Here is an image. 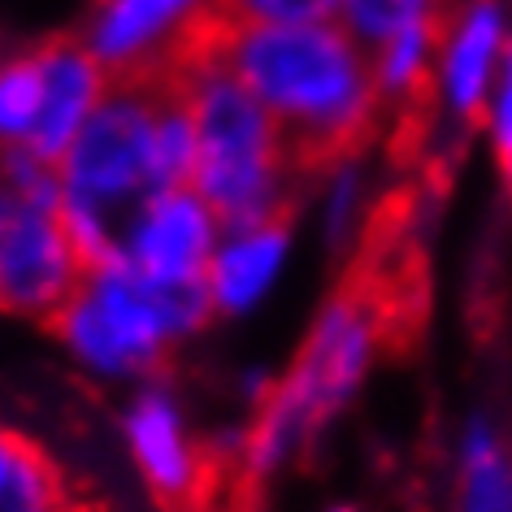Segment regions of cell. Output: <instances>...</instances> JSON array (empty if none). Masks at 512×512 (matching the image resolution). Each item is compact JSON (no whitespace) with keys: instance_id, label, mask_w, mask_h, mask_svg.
<instances>
[{"instance_id":"cell-17","label":"cell","mask_w":512,"mask_h":512,"mask_svg":"<svg viewBox=\"0 0 512 512\" xmlns=\"http://www.w3.org/2000/svg\"><path fill=\"white\" fill-rule=\"evenodd\" d=\"M44 105V61L40 44L0 57V152L27 148Z\"/></svg>"},{"instance_id":"cell-14","label":"cell","mask_w":512,"mask_h":512,"mask_svg":"<svg viewBox=\"0 0 512 512\" xmlns=\"http://www.w3.org/2000/svg\"><path fill=\"white\" fill-rule=\"evenodd\" d=\"M0 512H87L53 452L9 421H0Z\"/></svg>"},{"instance_id":"cell-22","label":"cell","mask_w":512,"mask_h":512,"mask_svg":"<svg viewBox=\"0 0 512 512\" xmlns=\"http://www.w3.org/2000/svg\"><path fill=\"white\" fill-rule=\"evenodd\" d=\"M322 512H365L361 504H352V499H339V504H326Z\"/></svg>"},{"instance_id":"cell-5","label":"cell","mask_w":512,"mask_h":512,"mask_svg":"<svg viewBox=\"0 0 512 512\" xmlns=\"http://www.w3.org/2000/svg\"><path fill=\"white\" fill-rule=\"evenodd\" d=\"M209 322L204 283H152L126 261H100L87 265L79 291L48 326L79 374L105 387H139L161 378L170 356Z\"/></svg>"},{"instance_id":"cell-2","label":"cell","mask_w":512,"mask_h":512,"mask_svg":"<svg viewBox=\"0 0 512 512\" xmlns=\"http://www.w3.org/2000/svg\"><path fill=\"white\" fill-rule=\"evenodd\" d=\"M209 48L283 126L300 161L356 152L382 113L365 44L339 18L304 27H213Z\"/></svg>"},{"instance_id":"cell-18","label":"cell","mask_w":512,"mask_h":512,"mask_svg":"<svg viewBox=\"0 0 512 512\" xmlns=\"http://www.w3.org/2000/svg\"><path fill=\"white\" fill-rule=\"evenodd\" d=\"M443 18V0H339V22L348 27L365 48H374L378 40L421 27V22H439Z\"/></svg>"},{"instance_id":"cell-15","label":"cell","mask_w":512,"mask_h":512,"mask_svg":"<svg viewBox=\"0 0 512 512\" xmlns=\"http://www.w3.org/2000/svg\"><path fill=\"white\" fill-rule=\"evenodd\" d=\"M434 44H439V22H421V27H404L387 35V40H378L374 48H365L382 105H417V100H426Z\"/></svg>"},{"instance_id":"cell-1","label":"cell","mask_w":512,"mask_h":512,"mask_svg":"<svg viewBox=\"0 0 512 512\" xmlns=\"http://www.w3.org/2000/svg\"><path fill=\"white\" fill-rule=\"evenodd\" d=\"M53 170L57 209L87 265L113 261L139 204L165 187L191 183L196 126L183 92L170 79L109 83L92 122Z\"/></svg>"},{"instance_id":"cell-8","label":"cell","mask_w":512,"mask_h":512,"mask_svg":"<svg viewBox=\"0 0 512 512\" xmlns=\"http://www.w3.org/2000/svg\"><path fill=\"white\" fill-rule=\"evenodd\" d=\"M217 27V0H96L83 44L109 83L170 79Z\"/></svg>"},{"instance_id":"cell-4","label":"cell","mask_w":512,"mask_h":512,"mask_svg":"<svg viewBox=\"0 0 512 512\" xmlns=\"http://www.w3.org/2000/svg\"><path fill=\"white\" fill-rule=\"evenodd\" d=\"M170 79L178 83L196 126L191 187L226 226L256 217H287L300 157L265 105L213 57L209 40Z\"/></svg>"},{"instance_id":"cell-19","label":"cell","mask_w":512,"mask_h":512,"mask_svg":"<svg viewBox=\"0 0 512 512\" xmlns=\"http://www.w3.org/2000/svg\"><path fill=\"white\" fill-rule=\"evenodd\" d=\"M339 18V0H217V27H304Z\"/></svg>"},{"instance_id":"cell-13","label":"cell","mask_w":512,"mask_h":512,"mask_svg":"<svg viewBox=\"0 0 512 512\" xmlns=\"http://www.w3.org/2000/svg\"><path fill=\"white\" fill-rule=\"evenodd\" d=\"M443 512H512V430L491 408H469L447 439Z\"/></svg>"},{"instance_id":"cell-20","label":"cell","mask_w":512,"mask_h":512,"mask_svg":"<svg viewBox=\"0 0 512 512\" xmlns=\"http://www.w3.org/2000/svg\"><path fill=\"white\" fill-rule=\"evenodd\" d=\"M478 126L486 135V148H491V157H495L499 178H504L508 191H512V40H508L504 70H499V83H495L491 100H486Z\"/></svg>"},{"instance_id":"cell-3","label":"cell","mask_w":512,"mask_h":512,"mask_svg":"<svg viewBox=\"0 0 512 512\" xmlns=\"http://www.w3.org/2000/svg\"><path fill=\"white\" fill-rule=\"evenodd\" d=\"M391 339V309L374 287L335 291L304 330L291 365L270 382L243 426L235 469L248 482H274L322 443L356 404Z\"/></svg>"},{"instance_id":"cell-16","label":"cell","mask_w":512,"mask_h":512,"mask_svg":"<svg viewBox=\"0 0 512 512\" xmlns=\"http://www.w3.org/2000/svg\"><path fill=\"white\" fill-rule=\"evenodd\" d=\"M313 213H317V235L330 248H352L365 235L369 213H374V183H369L365 165L356 161V152H343V157L326 161Z\"/></svg>"},{"instance_id":"cell-11","label":"cell","mask_w":512,"mask_h":512,"mask_svg":"<svg viewBox=\"0 0 512 512\" xmlns=\"http://www.w3.org/2000/svg\"><path fill=\"white\" fill-rule=\"evenodd\" d=\"M296 256V230L287 217H256V222L222 226V239L204 270V296L213 317H252L274 300Z\"/></svg>"},{"instance_id":"cell-9","label":"cell","mask_w":512,"mask_h":512,"mask_svg":"<svg viewBox=\"0 0 512 512\" xmlns=\"http://www.w3.org/2000/svg\"><path fill=\"white\" fill-rule=\"evenodd\" d=\"M512 40V14L504 0H460L439 18L434 70L426 100L443 122L473 126L491 100Z\"/></svg>"},{"instance_id":"cell-6","label":"cell","mask_w":512,"mask_h":512,"mask_svg":"<svg viewBox=\"0 0 512 512\" xmlns=\"http://www.w3.org/2000/svg\"><path fill=\"white\" fill-rule=\"evenodd\" d=\"M18 204L0 230V313L53 322L79 291L87 256L57 209V170L22 148L0 152Z\"/></svg>"},{"instance_id":"cell-10","label":"cell","mask_w":512,"mask_h":512,"mask_svg":"<svg viewBox=\"0 0 512 512\" xmlns=\"http://www.w3.org/2000/svg\"><path fill=\"white\" fill-rule=\"evenodd\" d=\"M222 217L209 209L191 183L165 187L157 196L139 204V213L126 222L122 248L113 261H126L152 283H174V287H196L204 283L209 256L222 239Z\"/></svg>"},{"instance_id":"cell-12","label":"cell","mask_w":512,"mask_h":512,"mask_svg":"<svg viewBox=\"0 0 512 512\" xmlns=\"http://www.w3.org/2000/svg\"><path fill=\"white\" fill-rule=\"evenodd\" d=\"M40 61H44V105L31 144L22 152L57 165L61 152L79 139V131L100 109V100L109 92V74L100 70V61L87 53L83 40H61V35L40 44Z\"/></svg>"},{"instance_id":"cell-7","label":"cell","mask_w":512,"mask_h":512,"mask_svg":"<svg viewBox=\"0 0 512 512\" xmlns=\"http://www.w3.org/2000/svg\"><path fill=\"white\" fill-rule=\"evenodd\" d=\"M122 447L135 478L165 512H200L209 504L222 460L209 439H200L174 382L148 378L131 387L122 408Z\"/></svg>"},{"instance_id":"cell-21","label":"cell","mask_w":512,"mask_h":512,"mask_svg":"<svg viewBox=\"0 0 512 512\" xmlns=\"http://www.w3.org/2000/svg\"><path fill=\"white\" fill-rule=\"evenodd\" d=\"M14 204H18V191H14V183H9V170H5V161H0V230H5L9 213H14Z\"/></svg>"}]
</instances>
